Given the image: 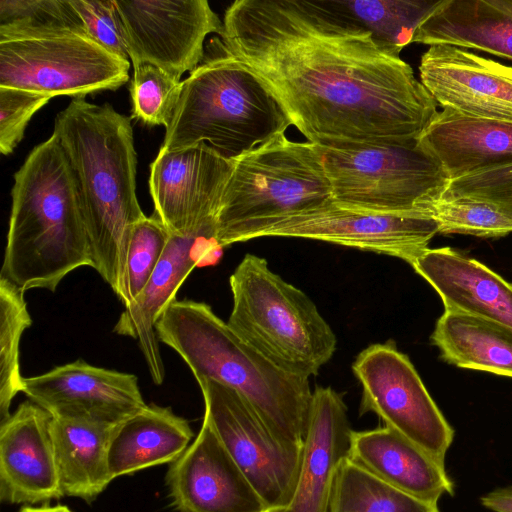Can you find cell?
<instances>
[{
    "label": "cell",
    "mask_w": 512,
    "mask_h": 512,
    "mask_svg": "<svg viewBox=\"0 0 512 512\" xmlns=\"http://www.w3.org/2000/svg\"><path fill=\"white\" fill-rule=\"evenodd\" d=\"M220 38L314 145L409 142L438 112L408 63L325 0H237Z\"/></svg>",
    "instance_id": "6da1fadb"
},
{
    "label": "cell",
    "mask_w": 512,
    "mask_h": 512,
    "mask_svg": "<svg viewBox=\"0 0 512 512\" xmlns=\"http://www.w3.org/2000/svg\"><path fill=\"white\" fill-rule=\"evenodd\" d=\"M52 134L76 177L91 268L123 302L130 235L146 216L136 194L131 120L108 103L97 105L76 97L57 114Z\"/></svg>",
    "instance_id": "7a4b0ae2"
},
{
    "label": "cell",
    "mask_w": 512,
    "mask_h": 512,
    "mask_svg": "<svg viewBox=\"0 0 512 512\" xmlns=\"http://www.w3.org/2000/svg\"><path fill=\"white\" fill-rule=\"evenodd\" d=\"M11 199L2 278L54 292L70 272L92 267L78 184L54 134L14 174Z\"/></svg>",
    "instance_id": "3957f363"
},
{
    "label": "cell",
    "mask_w": 512,
    "mask_h": 512,
    "mask_svg": "<svg viewBox=\"0 0 512 512\" xmlns=\"http://www.w3.org/2000/svg\"><path fill=\"white\" fill-rule=\"evenodd\" d=\"M155 328L159 341L184 360L196 380L231 388L276 435L303 444L313 393L309 378L270 361L204 302L175 299Z\"/></svg>",
    "instance_id": "277c9868"
},
{
    "label": "cell",
    "mask_w": 512,
    "mask_h": 512,
    "mask_svg": "<svg viewBox=\"0 0 512 512\" xmlns=\"http://www.w3.org/2000/svg\"><path fill=\"white\" fill-rule=\"evenodd\" d=\"M205 56L181 83L161 148L205 143L235 161L292 125L275 95L244 63L226 53Z\"/></svg>",
    "instance_id": "5b68a950"
},
{
    "label": "cell",
    "mask_w": 512,
    "mask_h": 512,
    "mask_svg": "<svg viewBox=\"0 0 512 512\" xmlns=\"http://www.w3.org/2000/svg\"><path fill=\"white\" fill-rule=\"evenodd\" d=\"M231 329L281 368L309 378L336 350V336L315 303L274 273L267 261L246 254L229 279Z\"/></svg>",
    "instance_id": "8992f818"
},
{
    "label": "cell",
    "mask_w": 512,
    "mask_h": 512,
    "mask_svg": "<svg viewBox=\"0 0 512 512\" xmlns=\"http://www.w3.org/2000/svg\"><path fill=\"white\" fill-rule=\"evenodd\" d=\"M333 200L316 145L281 134L234 161L216 217L219 248L250 240L272 221Z\"/></svg>",
    "instance_id": "52a82bcc"
},
{
    "label": "cell",
    "mask_w": 512,
    "mask_h": 512,
    "mask_svg": "<svg viewBox=\"0 0 512 512\" xmlns=\"http://www.w3.org/2000/svg\"><path fill=\"white\" fill-rule=\"evenodd\" d=\"M130 61L86 32L62 26L0 25V87L84 97L129 80Z\"/></svg>",
    "instance_id": "ba28073f"
},
{
    "label": "cell",
    "mask_w": 512,
    "mask_h": 512,
    "mask_svg": "<svg viewBox=\"0 0 512 512\" xmlns=\"http://www.w3.org/2000/svg\"><path fill=\"white\" fill-rule=\"evenodd\" d=\"M317 148L333 201L347 207L427 214V206L442 196L449 182L441 165L418 138L394 144Z\"/></svg>",
    "instance_id": "9c48e42d"
},
{
    "label": "cell",
    "mask_w": 512,
    "mask_h": 512,
    "mask_svg": "<svg viewBox=\"0 0 512 512\" xmlns=\"http://www.w3.org/2000/svg\"><path fill=\"white\" fill-rule=\"evenodd\" d=\"M204 417L263 500L267 511L285 507L298 480L302 445L289 443L234 390L199 379Z\"/></svg>",
    "instance_id": "30bf717a"
},
{
    "label": "cell",
    "mask_w": 512,
    "mask_h": 512,
    "mask_svg": "<svg viewBox=\"0 0 512 512\" xmlns=\"http://www.w3.org/2000/svg\"><path fill=\"white\" fill-rule=\"evenodd\" d=\"M352 370L362 387L359 414H376L444 465L454 430L408 356L393 342L373 344L358 354Z\"/></svg>",
    "instance_id": "8fae6325"
},
{
    "label": "cell",
    "mask_w": 512,
    "mask_h": 512,
    "mask_svg": "<svg viewBox=\"0 0 512 512\" xmlns=\"http://www.w3.org/2000/svg\"><path fill=\"white\" fill-rule=\"evenodd\" d=\"M439 233L424 213H381L355 209L333 200L263 226L250 239L291 237L320 240L400 258L410 264Z\"/></svg>",
    "instance_id": "7c38bea8"
},
{
    "label": "cell",
    "mask_w": 512,
    "mask_h": 512,
    "mask_svg": "<svg viewBox=\"0 0 512 512\" xmlns=\"http://www.w3.org/2000/svg\"><path fill=\"white\" fill-rule=\"evenodd\" d=\"M233 166L205 143L160 148L150 165L149 189L154 214L170 235L216 241V217Z\"/></svg>",
    "instance_id": "4fadbf2b"
},
{
    "label": "cell",
    "mask_w": 512,
    "mask_h": 512,
    "mask_svg": "<svg viewBox=\"0 0 512 512\" xmlns=\"http://www.w3.org/2000/svg\"><path fill=\"white\" fill-rule=\"evenodd\" d=\"M133 67L152 64L177 80L205 57L210 33L223 22L206 0H114Z\"/></svg>",
    "instance_id": "5bb4252c"
},
{
    "label": "cell",
    "mask_w": 512,
    "mask_h": 512,
    "mask_svg": "<svg viewBox=\"0 0 512 512\" xmlns=\"http://www.w3.org/2000/svg\"><path fill=\"white\" fill-rule=\"evenodd\" d=\"M21 392L53 418L102 425H118L147 406L134 374L81 359L24 377Z\"/></svg>",
    "instance_id": "9a60e30c"
},
{
    "label": "cell",
    "mask_w": 512,
    "mask_h": 512,
    "mask_svg": "<svg viewBox=\"0 0 512 512\" xmlns=\"http://www.w3.org/2000/svg\"><path fill=\"white\" fill-rule=\"evenodd\" d=\"M420 82L443 109L512 123V67L449 44L430 45Z\"/></svg>",
    "instance_id": "2e32d148"
},
{
    "label": "cell",
    "mask_w": 512,
    "mask_h": 512,
    "mask_svg": "<svg viewBox=\"0 0 512 512\" xmlns=\"http://www.w3.org/2000/svg\"><path fill=\"white\" fill-rule=\"evenodd\" d=\"M166 482L178 512H268L205 419L193 442L170 463Z\"/></svg>",
    "instance_id": "e0dca14e"
},
{
    "label": "cell",
    "mask_w": 512,
    "mask_h": 512,
    "mask_svg": "<svg viewBox=\"0 0 512 512\" xmlns=\"http://www.w3.org/2000/svg\"><path fill=\"white\" fill-rule=\"evenodd\" d=\"M52 415L27 400L0 422V499L36 504L63 497L51 432Z\"/></svg>",
    "instance_id": "ac0fdd59"
},
{
    "label": "cell",
    "mask_w": 512,
    "mask_h": 512,
    "mask_svg": "<svg viewBox=\"0 0 512 512\" xmlns=\"http://www.w3.org/2000/svg\"><path fill=\"white\" fill-rule=\"evenodd\" d=\"M351 433L343 397L331 387H317L295 490L285 507L271 512H329L336 471L349 454Z\"/></svg>",
    "instance_id": "d6986e66"
},
{
    "label": "cell",
    "mask_w": 512,
    "mask_h": 512,
    "mask_svg": "<svg viewBox=\"0 0 512 512\" xmlns=\"http://www.w3.org/2000/svg\"><path fill=\"white\" fill-rule=\"evenodd\" d=\"M412 268L438 293L445 310L512 330V284L478 260L451 247L426 248Z\"/></svg>",
    "instance_id": "ffe728a7"
},
{
    "label": "cell",
    "mask_w": 512,
    "mask_h": 512,
    "mask_svg": "<svg viewBox=\"0 0 512 512\" xmlns=\"http://www.w3.org/2000/svg\"><path fill=\"white\" fill-rule=\"evenodd\" d=\"M205 240L210 239L170 235L166 250L146 286L135 301L125 307L114 326V333L137 341L156 385H161L165 378L156 323L207 251L216 248L200 247L199 242Z\"/></svg>",
    "instance_id": "44dd1931"
},
{
    "label": "cell",
    "mask_w": 512,
    "mask_h": 512,
    "mask_svg": "<svg viewBox=\"0 0 512 512\" xmlns=\"http://www.w3.org/2000/svg\"><path fill=\"white\" fill-rule=\"evenodd\" d=\"M348 457L390 486L438 508L453 483L443 464L387 427L354 431Z\"/></svg>",
    "instance_id": "7402d4cb"
},
{
    "label": "cell",
    "mask_w": 512,
    "mask_h": 512,
    "mask_svg": "<svg viewBox=\"0 0 512 512\" xmlns=\"http://www.w3.org/2000/svg\"><path fill=\"white\" fill-rule=\"evenodd\" d=\"M448 180L512 163V123L437 112L418 137Z\"/></svg>",
    "instance_id": "603a6c76"
},
{
    "label": "cell",
    "mask_w": 512,
    "mask_h": 512,
    "mask_svg": "<svg viewBox=\"0 0 512 512\" xmlns=\"http://www.w3.org/2000/svg\"><path fill=\"white\" fill-rule=\"evenodd\" d=\"M412 42L477 49L512 60V0H440Z\"/></svg>",
    "instance_id": "cb8c5ba5"
},
{
    "label": "cell",
    "mask_w": 512,
    "mask_h": 512,
    "mask_svg": "<svg viewBox=\"0 0 512 512\" xmlns=\"http://www.w3.org/2000/svg\"><path fill=\"white\" fill-rule=\"evenodd\" d=\"M194 433L170 407L147 405L115 426L109 446L113 480L142 469L172 463L188 448Z\"/></svg>",
    "instance_id": "d4e9b609"
},
{
    "label": "cell",
    "mask_w": 512,
    "mask_h": 512,
    "mask_svg": "<svg viewBox=\"0 0 512 512\" xmlns=\"http://www.w3.org/2000/svg\"><path fill=\"white\" fill-rule=\"evenodd\" d=\"M115 426L52 419L51 432L63 496L90 502L113 480L109 446Z\"/></svg>",
    "instance_id": "484cf974"
},
{
    "label": "cell",
    "mask_w": 512,
    "mask_h": 512,
    "mask_svg": "<svg viewBox=\"0 0 512 512\" xmlns=\"http://www.w3.org/2000/svg\"><path fill=\"white\" fill-rule=\"evenodd\" d=\"M430 338L449 364L512 378V330L506 327L444 310Z\"/></svg>",
    "instance_id": "4316f807"
},
{
    "label": "cell",
    "mask_w": 512,
    "mask_h": 512,
    "mask_svg": "<svg viewBox=\"0 0 512 512\" xmlns=\"http://www.w3.org/2000/svg\"><path fill=\"white\" fill-rule=\"evenodd\" d=\"M439 2L440 0L326 1L331 9L369 31L383 48L398 56L412 42L418 26Z\"/></svg>",
    "instance_id": "83f0119b"
},
{
    "label": "cell",
    "mask_w": 512,
    "mask_h": 512,
    "mask_svg": "<svg viewBox=\"0 0 512 512\" xmlns=\"http://www.w3.org/2000/svg\"><path fill=\"white\" fill-rule=\"evenodd\" d=\"M329 512H440L385 483L345 457L339 464Z\"/></svg>",
    "instance_id": "f1b7e54d"
},
{
    "label": "cell",
    "mask_w": 512,
    "mask_h": 512,
    "mask_svg": "<svg viewBox=\"0 0 512 512\" xmlns=\"http://www.w3.org/2000/svg\"><path fill=\"white\" fill-rule=\"evenodd\" d=\"M21 288L0 277V422L9 417L14 397L21 392L19 344L32 325Z\"/></svg>",
    "instance_id": "f546056e"
},
{
    "label": "cell",
    "mask_w": 512,
    "mask_h": 512,
    "mask_svg": "<svg viewBox=\"0 0 512 512\" xmlns=\"http://www.w3.org/2000/svg\"><path fill=\"white\" fill-rule=\"evenodd\" d=\"M438 224L440 234H464L498 238L512 232V219L484 202L439 197L426 208Z\"/></svg>",
    "instance_id": "4dcf8cb0"
},
{
    "label": "cell",
    "mask_w": 512,
    "mask_h": 512,
    "mask_svg": "<svg viewBox=\"0 0 512 512\" xmlns=\"http://www.w3.org/2000/svg\"><path fill=\"white\" fill-rule=\"evenodd\" d=\"M181 83L155 65L135 66L130 86L131 117L150 126L166 128L176 108Z\"/></svg>",
    "instance_id": "1f68e13d"
},
{
    "label": "cell",
    "mask_w": 512,
    "mask_h": 512,
    "mask_svg": "<svg viewBox=\"0 0 512 512\" xmlns=\"http://www.w3.org/2000/svg\"><path fill=\"white\" fill-rule=\"evenodd\" d=\"M169 239V232L155 214L133 226L126 257L124 307L131 305L146 286Z\"/></svg>",
    "instance_id": "d6a6232c"
},
{
    "label": "cell",
    "mask_w": 512,
    "mask_h": 512,
    "mask_svg": "<svg viewBox=\"0 0 512 512\" xmlns=\"http://www.w3.org/2000/svg\"><path fill=\"white\" fill-rule=\"evenodd\" d=\"M442 196L484 202L512 219V163L450 180Z\"/></svg>",
    "instance_id": "836d02e7"
},
{
    "label": "cell",
    "mask_w": 512,
    "mask_h": 512,
    "mask_svg": "<svg viewBox=\"0 0 512 512\" xmlns=\"http://www.w3.org/2000/svg\"><path fill=\"white\" fill-rule=\"evenodd\" d=\"M13 23L62 26L86 32L70 0H0V25Z\"/></svg>",
    "instance_id": "e575fe53"
},
{
    "label": "cell",
    "mask_w": 512,
    "mask_h": 512,
    "mask_svg": "<svg viewBox=\"0 0 512 512\" xmlns=\"http://www.w3.org/2000/svg\"><path fill=\"white\" fill-rule=\"evenodd\" d=\"M50 99L32 91L0 87V152L3 155L13 152L33 115Z\"/></svg>",
    "instance_id": "d590c367"
},
{
    "label": "cell",
    "mask_w": 512,
    "mask_h": 512,
    "mask_svg": "<svg viewBox=\"0 0 512 512\" xmlns=\"http://www.w3.org/2000/svg\"><path fill=\"white\" fill-rule=\"evenodd\" d=\"M87 34L100 46L129 61L123 27L114 0H70Z\"/></svg>",
    "instance_id": "8d00e7d4"
},
{
    "label": "cell",
    "mask_w": 512,
    "mask_h": 512,
    "mask_svg": "<svg viewBox=\"0 0 512 512\" xmlns=\"http://www.w3.org/2000/svg\"><path fill=\"white\" fill-rule=\"evenodd\" d=\"M480 501L494 512H512V486L495 489L482 496Z\"/></svg>",
    "instance_id": "74e56055"
},
{
    "label": "cell",
    "mask_w": 512,
    "mask_h": 512,
    "mask_svg": "<svg viewBox=\"0 0 512 512\" xmlns=\"http://www.w3.org/2000/svg\"><path fill=\"white\" fill-rule=\"evenodd\" d=\"M19 512H72L67 506L64 505H56V506H23Z\"/></svg>",
    "instance_id": "f35d334b"
},
{
    "label": "cell",
    "mask_w": 512,
    "mask_h": 512,
    "mask_svg": "<svg viewBox=\"0 0 512 512\" xmlns=\"http://www.w3.org/2000/svg\"><path fill=\"white\" fill-rule=\"evenodd\" d=\"M512 284V283H511Z\"/></svg>",
    "instance_id": "ab89813d"
}]
</instances>
